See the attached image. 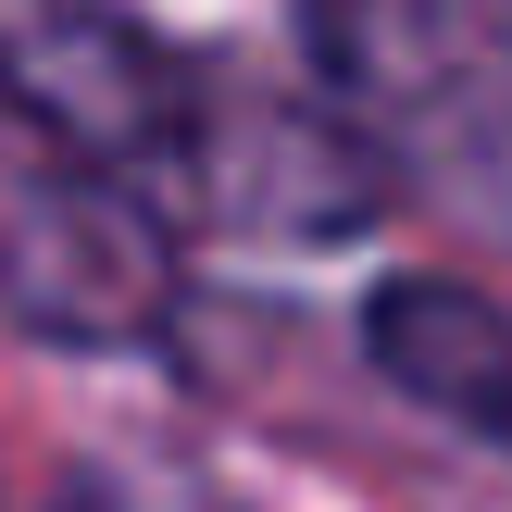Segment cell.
Masks as SVG:
<instances>
[{
	"instance_id": "1",
	"label": "cell",
	"mask_w": 512,
	"mask_h": 512,
	"mask_svg": "<svg viewBox=\"0 0 512 512\" xmlns=\"http://www.w3.org/2000/svg\"><path fill=\"white\" fill-rule=\"evenodd\" d=\"M175 213L100 163H0V313L63 350H138L175 313Z\"/></svg>"
},
{
	"instance_id": "2",
	"label": "cell",
	"mask_w": 512,
	"mask_h": 512,
	"mask_svg": "<svg viewBox=\"0 0 512 512\" xmlns=\"http://www.w3.org/2000/svg\"><path fill=\"white\" fill-rule=\"evenodd\" d=\"M0 113L38 125L63 163L138 175L163 200L175 150H188V113H200V63H175L113 0H25L0 25Z\"/></svg>"
},
{
	"instance_id": "3",
	"label": "cell",
	"mask_w": 512,
	"mask_h": 512,
	"mask_svg": "<svg viewBox=\"0 0 512 512\" xmlns=\"http://www.w3.org/2000/svg\"><path fill=\"white\" fill-rule=\"evenodd\" d=\"M163 213H213V225H238V238L325 250V238H363V225L388 213V150H375L363 125H338V113H300V100H263V88L213 100L200 88L188 150H175V175H163Z\"/></svg>"
},
{
	"instance_id": "4",
	"label": "cell",
	"mask_w": 512,
	"mask_h": 512,
	"mask_svg": "<svg viewBox=\"0 0 512 512\" xmlns=\"http://www.w3.org/2000/svg\"><path fill=\"white\" fill-rule=\"evenodd\" d=\"M300 50L350 113H500L512 38L463 0H300Z\"/></svg>"
},
{
	"instance_id": "5",
	"label": "cell",
	"mask_w": 512,
	"mask_h": 512,
	"mask_svg": "<svg viewBox=\"0 0 512 512\" xmlns=\"http://www.w3.org/2000/svg\"><path fill=\"white\" fill-rule=\"evenodd\" d=\"M363 363L425 413L512 438V313L488 288H463V275H388L363 300Z\"/></svg>"
},
{
	"instance_id": "6",
	"label": "cell",
	"mask_w": 512,
	"mask_h": 512,
	"mask_svg": "<svg viewBox=\"0 0 512 512\" xmlns=\"http://www.w3.org/2000/svg\"><path fill=\"white\" fill-rule=\"evenodd\" d=\"M63 512H238L225 488H200L188 463H88L63 488Z\"/></svg>"
}]
</instances>
